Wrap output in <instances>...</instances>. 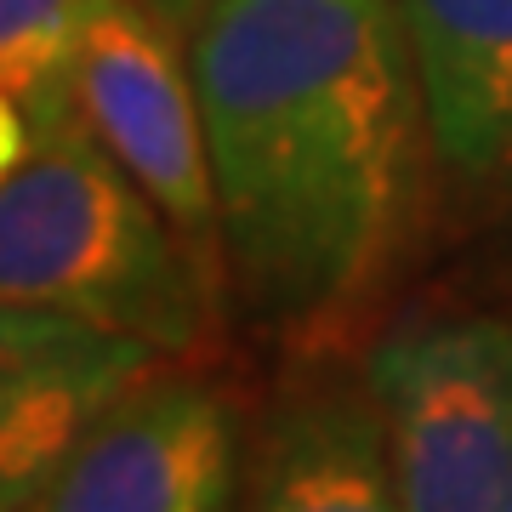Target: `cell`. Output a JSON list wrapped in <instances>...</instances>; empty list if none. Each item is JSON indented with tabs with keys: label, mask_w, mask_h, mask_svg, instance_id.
Instances as JSON below:
<instances>
[{
	"label": "cell",
	"mask_w": 512,
	"mask_h": 512,
	"mask_svg": "<svg viewBox=\"0 0 512 512\" xmlns=\"http://www.w3.org/2000/svg\"><path fill=\"white\" fill-rule=\"evenodd\" d=\"M80 120L222 274L217 171L205 143L194 57L143 0H97L80 46ZM228 285V274H222Z\"/></svg>",
	"instance_id": "277c9868"
},
{
	"label": "cell",
	"mask_w": 512,
	"mask_h": 512,
	"mask_svg": "<svg viewBox=\"0 0 512 512\" xmlns=\"http://www.w3.org/2000/svg\"><path fill=\"white\" fill-rule=\"evenodd\" d=\"M165 353L52 308L0 319V507L23 512Z\"/></svg>",
	"instance_id": "8992f818"
},
{
	"label": "cell",
	"mask_w": 512,
	"mask_h": 512,
	"mask_svg": "<svg viewBox=\"0 0 512 512\" xmlns=\"http://www.w3.org/2000/svg\"><path fill=\"white\" fill-rule=\"evenodd\" d=\"M148 12L165 23V29H177V35H194V23H200V12H205V0H143Z\"/></svg>",
	"instance_id": "30bf717a"
},
{
	"label": "cell",
	"mask_w": 512,
	"mask_h": 512,
	"mask_svg": "<svg viewBox=\"0 0 512 512\" xmlns=\"http://www.w3.org/2000/svg\"><path fill=\"white\" fill-rule=\"evenodd\" d=\"M359 365L410 512H512V319L410 313Z\"/></svg>",
	"instance_id": "3957f363"
},
{
	"label": "cell",
	"mask_w": 512,
	"mask_h": 512,
	"mask_svg": "<svg viewBox=\"0 0 512 512\" xmlns=\"http://www.w3.org/2000/svg\"><path fill=\"white\" fill-rule=\"evenodd\" d=\"M97 0H0L6 154L80 120V46Z\"/></svg>",
	"instance_id": "9c48e42d"
},
{
	"label": "cell",
	"mask_w": 512,
	"mask_h": 512,
	"mask_svg": "<svg viewBox=\"0 0 512 512\" xmlns=\"http://www.w3.org/2000/svg\"><path fill=\"white\" fill-rule=\"evenodd\" d=\"M239 512H410L365 365L308 359L245 439Z\"/></svg>",
	"instance_id": "52a82bcc"
},
{
	"label": "cell",
	"mask_w": 512,
	"mask_h": 512,
	"mask_svg": "<svg viewBox=\"0 0 512 512\" xmlns=\"http://www.w3.org/2000/svg\"><path fill=\"white\" fill-rule=\"evenodd\" d=\"M245 427L194 370H154L92 427L23 512H239Z\"/></svg>",
	"instance_id": "5b68a950"
},
{
	"label": "cell",
	"mask_w": 512,
	"mask_h": 512,
	"mask_svg": "<svg viewBox=\"0 0 512 512\" xmlns=\"http://www.w3.org/2000/svg\"><path fill=\"white\" fill-rule=\"evenodd\" d=\"M222 274L86 120L6 154L0 183V296L137 336L165 359L200 353Z\"/></svg>",
	"instance_id": "7a4b0ae2"
},
{
	"label": "cell",
	"mask_w": 512,
	"mask_h": 512,
	"mask_svg": "<svg viewBox=\"0 0 512 512\" xmlns=\"http://www.w3.org/2000/svg\"><path fill=\"white\" fill-rule=\"evenodd\" d=\"M439 165L467 188L512 183V0H399Z\"/></svg>",
	"instance_id": "ba28073f"
},
{
	"label": "cell",
	"mask_w": 512,
	"mask_h": 512,
	"mask_svg": "<svg viewBox=\"0 0 512 512\" xmlns=\"http://www.w3.org/2000/svg\"><path fill=\"white\" fill-rule=\"evenodd\" d=\"M188 57L228 291L279 336L348 319L410 245L439 160L399 0H205Z\"/></svg>",
	"instance_id": "6da1fadb"
}]
</instances>
